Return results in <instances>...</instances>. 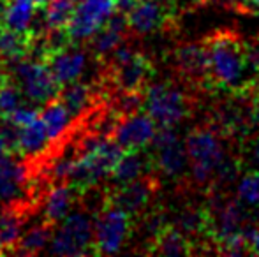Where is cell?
Instances as JSON below:
<instances>
[{
	"label": "cell",
	"instance_id": "f35d334b",
	"mask_svg": "<svg viewBox=\"0 0 259 257\" xmlns=\"http://www.w3.org/2000/svg\"><path fill=\"white\" fill-rule=\"evenodd\" d=\"M245 2L250 4L252 7H257V9H259V0H245Z\"/></svg>",
	"mask_w": 259,
	"mask_h": 257
},
{
	"label": "cell",
	"instance_id": "cb8c5ba5",
	"mask_svg": "<svg viewBox=\"0 0 259 257\" xmlns=\"http://www.w3.org/2000/svg\"><path fill=\"white\" fill-rule=\"evenodd\" d=\"M154 254L162 255H189L194 254V248L187 234L175 226H162L154 234Z\"/></svg>",
	"mask_w": 259,
	"mask_h": 257
},
{
	"label": "cell",
	"instance_id": "60d3db41",
	"mask_svg": "<svg viewBox=\"0 0 259 257\" xmlns=\"http://www.w3.org/2000/svg\"><path fill=\"white\" fill-rule=\"evenodd\" d=\"M2 4H4V0H0V7H2Z\"/></svg>",
	"mask_w": 259,
	"mask_h": 257
},
{
	"label": "cell",
	"instance_id": "8d00e7d4",
	"mask_svg": "<svg viewBox=\"0 0 259 257\" xmlns=\"http://www.w3.org/2000/svg\"><path fill=\"white\" fill-rule=\"evenodd\" d=\"M252 162H254V166L257 168V171H259V136L254 139V143H252Z\"/></svg>",
	"mask_w": 259,
	"mask_h": 257
},
{
	"label": "cell",
	"instance_id": "836d02e7",
	"mask_svg": "<svg viewBox=\"0 0 259 257\" xmlns=\"http://www.w3.org/2000/svg\"><path fill=\"white\" fill-rule=\"evenodd\" d=\"M243 236H245L249 254L259 255V227L257 226H245L243 227Z\"/></svg>",
	"mask_w": 259,
	"mask_h": 257
},
{
	"label": "cell",
	"instance_id": "1f68e13d",
	"mask_svg": "<svg viewBox=\"0 0 259 257\" xmlns=\"http://www.w3.org/2000/svg\"><path fill=\"white\" fill-rule=\"evenodd\" d=\"M39 117H41V111L35 110V108L20 106V108H16V110H14L9 117L2 118V120H7L11 125L21 129V127H27V125H30L32 122H35Z\"/></svg>",
	"mask_w": 259,
	"mask_h": 257
},
{
	"label": "cell",
	"instance_id": "3957f363",
	"mask_svg": "<svg viewBox=\"0 0 259 257\" xmlns=\"http://www.w3.org/2000/svg\"><path fill=\"white\" fill-rule=\"evenodd\" d=\"M185 150L194 182L198 185H208L213 182L222 162L226 161L222 134L211 125L194 129L187 136Z\"/></svg>",
	"mask_w": 259,
	"mask_h": 257
},
{
	"label": "cell",
	"instance_id": "f1b7e54d",
	"mask_svg": "<svg viewBox=\"0 0 259 257\" xmlns=\"http://www.w3.org/2000/svg\"><path fill=\"white\" fill-rule=\"evenodd\" d=\"M76 11V4L71 0H52L45 7V25L46 30H65L72 14Z\"/></svg>",
	"mask_w": 259,
	"mask_h": 257
},
{
	"label": "cell",
	"instance_id": "7402d4cb",
	"mask_svg": "<svg viewBox=\"0 0 259 257\" xmlns=\"http://www.w3.org/2000/svg\"><path fill=\"white\" fill-rule=\"evenodd\" d=\"M50 134L42 118L39 117L27 127L18 129L16 132V153L23 157H35L42 153L50 144Z\"/></svg>",
	"mask_w": 259,
	"mask_h": 257
},
{
	"label": "cell",
	"instance_id": "83f0119b",
	"mask_svg": "<svg viewBox=\"0 0 259 257\" xmlns=\"http://www.w3.org/2000/svg\"><path fill=\"white\" fill-rule=\"evenodd\" d=\"M23 220L14 212H0V254H13L21 238Z\"/></svg>",
	"mask_w": 259,
	"mask_h": 257
},
{
	"label": "cell",
	"instance_id": "ab89813d",
	"mask_svg": "<svg viewBox=\"0 0 259 257\" xmlns=\"http://www.w3.org/2000/svg\"><path fill=\"white\" fill-rule=\"evenodd\" d=\"M71 2H74V4H76V6H78V4H79V2H81V0H71Z\"/></svg>",
	"mask_w": 259,
	"mask_h": 257
},
{
	"label": "cell",
	"instance_id": "4316f807",
	"mask_svg": "<svg viewBox=\"0 0 259 257\" xmlns=\"http://www.w3.org/2000/svg\"><path fill=\"white\" fill-rule=\"evenodd\" d=\"M52 236H53V224H50L45 220V222L39 224V226L32 227L28 233L21 234L20 241H18L13 254H21V255L39 254V252L48 248Z\"/></svg>",
	"mask_w": 259,
	"mask_h": 257
},
{
	"label": "cell",
	"instance_id": "484cf974",
	"mask_svg": "<svg viewBox=\"0 0 259 257\" xmlns=\"http://www.w3.org/2000/svg\"><path fill=\"white\" fill-rule=\"evenodd\" d=\"M58 99L65 104V108L71 111L72 117H81L90 108V104H92L94 92L90 88V85H87V83L72 81L62 86Z\"/></svg>",
	"mask_w": 259,
	"mask_h": 257
},
{
	"label": "cell",
	"instance_id": "f546056e",
	"mask_svg": "<svg viewBox=\"0 0 259 257\" xmlns=\"http://www.w3.org/2000/svg\"><path fill=\"white\" fill-rule=\"evenodd\" d=\"M21 95L23 92L14 79L7 78L0 83V118H7L16 108L21 106Z\"/></svg>",
	"mask_w": 259,
	"mask_h": 257
},
{
	"label": "cell",
	"instance_id": "e575fe53",
	"mask_svg": "<svg viewBox=\"0 0 259 257\" xmlns=\"http://www.w3.org/2000/svg\"><path fill=\"white\" fill-rule=\"evenodd\" d=\"M140 0H115V7L118 13H123V14H129L134 7L138 6Z\"/></svg>",
	"mask_w": 259,
	"mask_h": 257
},
{
	"label": "cell",
	"instance_id": "ba28073f",
	"mask_svg": "<svg viewBox=\"0 0 259 257\" xmlns=\"http://www.w3.org/2000/svg\"><path fill=\"white\" fill-rule=\"evenodd\" d=\"M111 78L122 92H141L154 76V64L127 46H118L111 53Z\"/></svg>",
	"mask_w": 259,
	"mask_h": 257
},
{
	"label": "cell",
	"instance_id": "d4e9b609",
	"mask_svg": "<svg viewBox=\"0 0 259 257\" xmlns=\"http://www.w3.org/2000/svg\"><path fill=\"white\" fill-rule=\"evenodd\" d=\"M41 118L45 122L46 129H48L50 139L57 141L67 132V129L71 127V120L74 117L65 108V104L57 97V99L45 104V108L41 110Z\"/></svg>",
	"mask_w": 259,
	"mask_h": 257
},
{
	"label": "cell",
	"instance_id": "4fadbf2b",
	"mask_svg": "<svg viewBox=\"0 0 259 257\" xmlns=\"http://www.w3.org/2000/svg\"><path fill=\"white\" fill-rule=\"evenodd\" d=\"M155 194V180L152 176H141L125 185L115 187L109 199V204L125 210L131 215H140Z\"/></svg>",
	"mask_w": 259,
	"mask_h": 257
},
{
	"label": "cell",
	"instance_id": "e0dca14e",
	"mask_svg": "<svg viewBox=\"0 0 259 257\" xmlns=\"http://www.w3.org/2000/svg\"><path fill=\"white\" fill-rule=\"evenodd\" d=\"M167 20L169 16L164 6L155 0H140L138 6L127 14L131 32H136V34H148L157 28H162Z\"/></svg>",
	"mask_w": 259,
	"mask_h": 257
},
{
	"label": "cell",
	"instance_id": "ffe728a7",
	"mask_svg": "<svg viewBox=\"0 0 259 257\" xmlns=\"http://www.w3.org/2000/svg\"><path fill=\"white\" fill-rule=\"evenodd\" d=\"M211 220H213L211 236L213 240H219L235 233H242L243 227L247 226V212L240 202L228 201L217 210L215 215H211Z\"/></svg>",
	"mask_w": 259,
	"mask_h": 257
},
{
	"label": "cell",
	"instance_id": "30bf717a",
	"mask_svg": "<svg viewBox=\"0 0 259 257\" xmlns=\"http://www.w3.org/2000/svg\"><path fill=\"white\" fill-rule=\"evenodd\" d=\"M155 148V166L162 175L177 178L187 166V150L173 127H159L152 141Z\"/></svg>",
	"mask_w": 259,
	"mask_h": 257
},
{
	"label": "cell",
	"instance_id": "ac0fdd59",
	"mask_svg": "<svg viewBox=\"0 0 259 257\" xmlns=\"http://www.w3.org/2000/svg\"><path fill=\"white\" fill-rule=\"evenodd\" d=\"M39 35L35 32H14L0 28V60L4 62H20L32 55V49Z\"/></svg>",
	"mask_w": 259,
	"mask_h": 257
},
{
	"label": "cell",
	"instance_id": "9a60e30c",
	"mask_svg": "<svg viewBox=\"0 0 259 257\" xmlns=\"http://www.w3.org/2000/svg\"><path fill=\"white\" fill-rule=\"evenodd\" d=\"M129 21H127V14L123 13H115L109 16V20L104 23L103 28L94 34V37L90 39V48H92L94 55L104 59L109 57L125 39V34L129 32Z\"/></svg>",
	"mask_w": 259,
	"mask_h": 257
},
{
	"label": "cell",
	"instance_id": "d6986e66",
	"mask_svg": "<svg viewBox=\"0 0 259 257\" xmlns=\"http://www.w3.org/2000/svg\"><path fill=\"white\" fill-rule=\"evenodd\" d=\"M37 9L34 0H4L0 7V25L14 32H28L34 25Z\"/></svg>",
	"mask_w": 259,
	"mask_h": 257
},
{
	"label": "cell",
	"instance_id": "44dd1931",
	"mask_svg": "<svg viewBox=\"0 0 259 257\" xmlns=\"http://www.w3.org/2000/svg\"><path fill=\"white\" fill-rule=\"evenodd\" d=\"M78 194V190L71 183H57L50 189L48 195L45 201V220L50 224H58L69 215L72 208V202Z\"/></svg>",
	"mask_w": 259,
	"mask_h": 257
},
{
	"label": "cell",
	"instance_id": "6da1fadb",
	"mask_svg": "<svg viewBox=\"0 0 259 257\" xmlns=\"http://www.w3.org/2000/svg\"><path fill=\"white\" fill-rule=\"evenodd\" d=\"M210 83L229 92H252L259 85L249 65L247 44L238 34L219 30L205 41Z\"/></svg>",
	"mask_w": 259,
	"mask_h": 257
},
{
	"label": "cell",
	"instance_id": "d6a6232c",
	"mask_svg": "<svg viewBox=\"0 0 259 257\" xmlns=\"http://www.w3.org/2000/svg\"><path fill=\"white\" fill-rule=\"evenodd\" d=\"M74 161L76 157H62L58 159L52 168V176L57 182H67L69 176L72 173V168H74Z\"/></svg>",
	"mask_w": 259,
	"mask_h": 257
},
{
	"label": "cell",
	"instance_id": "4dcf8cb0",
	"mask_svg": "<svg viewBox=\"0 0 259 257\" xmlns=\"http://www.w3.org/2000/svg\"><path fill=\"white\" fill-rule=\"evenodd\" d=\"M238 197L245 204H259V171L243 175L238 183Z\"/></svg>",
	"mask_w": 259,
	"mask_h": 257
},
{
	"label": "cell",
	"instance_id": "2e32d148",
	"mask_svg": "<svg viewBox=\"0 0 259 257\" xmlns=\"http://www.w3.org/2000/svg\"><path fill=\"white\" fill-rule=\"evenodd\" d=\"M27 166L13 153L0 155V202H13L23 194L27 185Z\"/></svg>",
	"mask_w": 259,
	"mask_h": 257
},
{
	"label": "cell",
	"instance_id": "9c48e42d",
	"mask_svg": "<svg viewBox=\"0 0 259 257\" xmlns=\"http://www.w3.org/2000/svg\"><path fill=\"white\" fill-rule=\"evenodd\" d=\"M115 11V0H81L65 28L72 44L90 41Z\"/></svg>",
	"mask_w": 259,
	"mask_h": 257
},
{
	"label": "cell",
	"instance_id": "7c38bea8",
	"mask_svg": "<svg viewBox=\"0 0 259 257\" xmlns=\"http://www.w3.org/2000/svg\"><path fill=\"white\" fill-rule=\"evenodd\" d=\"M173 62L177 65L178 72L194 85L210 83V65H208V52L205 42L182 44L175 52Z\"/></svg>",
	"mask_w": 259,
	"mask_h": 257
},
{
	"label": "cell",
	"instance_id": "74e56055",
	"mask_svg": "<svg viewBox=\"0 0 259 257\" xmlns=\"http://www.w3.org/2000/svg\"><path fill=\"white\" fill-rule=\"evenodd\" d=\"M34 2L37 4V7H39V9H45V7L48 6L50 2H52V0H34Z\"/></svg>",
	"mask_w": 259,
	"mask_h": 257
},
{
	"label": "cell",
	"instance_id": "d590c367",
	"mask_svg": "<svg viewBox=\"0 0 259 257\" xmlns=\"http://www.w3.org/2000/svg\"><path fill=\"white\" fill-rule=\"evenodd\" d=\"M4 153H14V151H13V146H11L9 137H7L6 130L2 127L0 129V155H4Z\"/></svg>",
	"mask_w": 259,
	"mask_h": 257
},
{
	"label": "cell",
	"instance_id": "b9f144b4",
	"mask_svg": "<svg viewBox=\"0 0 259 257\" xmlns=\"http://www.w3.org/2000/svg\"><path fill=\"white\" fill-rule=\"evenodd\" d=\"M0 28H2V25H0Z\"/></svg>",
	"mask_w": 259,
	"mask_h": 257
},
{
	"label": "cell",
	"instance_id": "5b68a950",
	"mask_svg": "<svg viewBox=\"0 0 259 257\" xmlns=\"http://www.w3.org/2000/svg\"><path fill=\"white\" fill-rule=\"evenodd\" d=\"M145 111L157 127H175L191 113V99L171 83H155L143 95Z\"/></svg>",
	"mask_w": 259,
	"mask_h": 257
},
{
	"label": "cell",
	"instance_id": "5bb4252c",
	"mask_svg": "<svg viewBox=\"0 0 259 257\" xmlns=\"http://www.w3.org/2000/svg\"><path fill=\"white\" fill-rule=\"evenodd\" d=\"M45 62H48L53 76L57 78V81L64 86V85H67V83L78 81L79 76L85 71L89 57H87V53L81 52V49L67 46V48H62V49H57V52L50 53Z\"/></svg>",
	"mask_w": 259,
	"mask_h": 257
},
{
	"label": "cell",
	"instance_id": "603a6c76",
	"mask_svg": "<svg viewBox=\"0 0 259 257\" xmlns=\"http://www.w3.org/2000/svg\"><path fill=\"white\" fill-rule=\"evenodd\" d=\"M148 168V157L145 153H141L140 150H127L123 151V155L120 157V161L116 162V166L113 168L111 175V183L115 187L125 185L134 180L145 176Z\"/></svg>",
	"mask_w": 259,
	"mask_h": 257
},
{
	"label": "cell",
	"instance_id": "8992f818",
	"mask_svg": "<svg viewBox=\"0 0 259 257\" xmlns=\"http://www.w3.org/2000/svg\"><path fill=\"white\" fill-rule=\"evenodd\" d=\"M14 81L23 95L35 104H46L57 99L62 85L53 76L48 62L39 59H23L14 62Z\"/></svg>",
	"mask_w": 259,
	"mask_h": 257
},
{
	"label": "cell",
	"instance_id": "277c9868",
	"mask_svg": "<svg viewBox=\"0 0 259 257\" xmlns=\"http://www.w3.org/2000/svg\"><path fill=\"white\" fill-rule=\"evenodd\" d=\"M48 254L53 255H87L96 254L94 248V219L87 212L69 213L58 227L48 245Z\"/></svg>",
	"mask_w": 259,
	"mask_h": 257
},
{
	"label": "cell",
	"instance_id": "8fae6325",
	"mask_svg": "<svg viewBox=\"0 0 259 257\" xmlns=\"http://www.w3.org/2000/svg\"><path fill=\"white\" fill-rule=\"evenodd\" d=\"M157 124L148 113H131L118 122L113 129V139L120 144L123 151L143 150L154 141L157 134Z\"/></svg>",
	"mask_w": 259,
	"mask_h": 257
},
{
	"label": "cell",
	"instance_id": "7a4b0ae2",
	"mask_svg": "<svg viewBox=\"0 0 259 257\" xmlns=\"http://www.w3.org/2000/svg\"><path fill=\"white\" fill-rule=\"evenodd\" d=\"M122 155L123 150L113 137H92L83 143L81 153L76 157L74 168L67 182L78 192L92 189L101 180L111 175Z\"/></svg>",
	"mask_w": 259,
	"mask_h": 257
},
{
	"label": "cell",
	"instance_id": "52a82bcc",
	"mask_svg": "<svg viewBox=\"0 0 259 257\" xmlns=\"http://www.w3.org/2000/svg\"><path fill=\"white\" fill-rule=\"evenodd\" d=\"M133 229V215L115 204H106L94 219V248L96 254H116L122 250Z\"/></svg>",
	"mask_w": 259,
	"mask_h": 257
}]
</instances>
